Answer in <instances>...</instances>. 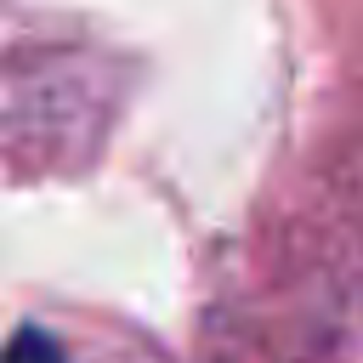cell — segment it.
<instances>
[{
	"instance_id": "6da1fadb",
	"label": "cell",
	"mask_w": 363,
	"mask_h": 363,
	"mask_svg": "<svg viewBox=\"0 0 363 363\" xmlns=\"http://www.w3.org/2000/svg\"><path fill=\"white\" fill-rule=\"evenodd\" d=\"M0 363H62V346L51 335H40V329H17L6 340V352H0Z\"/></svg>"
}]
</instances>
